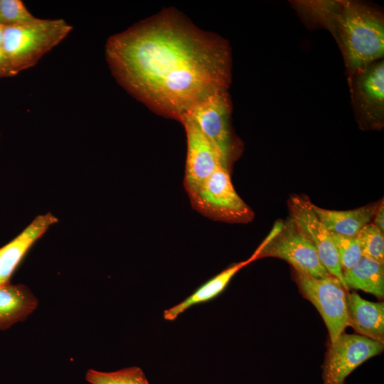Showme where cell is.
Instances as JSON below:
<instances>
[{"mask_svg": "<svg viewBox=\"0 0 384 384\" xmlns=\"http://www.w3.org/2000/svg\"><path fill=\"white\" fill-rule=\"evenodd\" d=\"M107 60L117 82L156 113L179 119L207 96L228 90L231 52L175 9L109 38Z\"/></svg>", "mask_w": 384, "mask_h": 384, "instance_id": "cell-1", "label": "cell"}, {"mask_svg": "<svg viewBox=\"0 0 384 384\" xmlns=\"http://www.w3.org/2000/svg\"><path fill=\"white\" fill-rule=\"evenodd\" d=\"M327 26L339 43L348 77L383 59L384 19L380 11L357 1H334Z\"/></svg>", "mask_w": 384, "mask_h": 384, "instance_id": "cell-2", "label": "cell"}, {"mask_svg": "<svg viewBox=\"0 0 384 384\" xmlns=\"http://www.w3.org/2000/svg\"><path fill=\"white\" fill-rule=\"evenodd\" d=\"M71 30L72 26L63 19L38 18L26 23L3 27L2 48L10 76L33 66Z\"/></svg>", "mask_w": 384, "mask_h": 384, "instance_id": "cell-3", "label": "cell"}, {"mask_svg": "<svg viewBox=\"0 0 384 384\" xmlns=\"http://www.w3.org/2000/svg\"><path fill=\"white\" fill-rule=\"evenodd\" d=\"M267 257L282 259L295 271L313 277L331 276L311 241L290 217L274 225L272 232L249 260L252 262Z\"/></svg>", "mask_w": 384, "mask_h": 384, "instance_id": "cell-4", "label": "cell"}, {"mask_svg": "<svg viewBox=\"0 0 384 384\" xmlns=\"http://www.w3.org/2000/svg\"><path fill=\"white\" fill-rule=\"evenodd\" d=\"M191 206L203 215L218 221L246 223L254 212L236 192L230 171L220 166L189 197Z\"/></svg>", "mask_w": 384, "mask_h": 384, "instance_id": "cell-5", "label": "cell"}, {"mask_svg": "<svg viewBox=\"0 0 384 384\" xmlns=\"http://www.w3.org/2000/svg\"><path fill=\"white\" fill-rule=\"evenodd\" d=\"M219 151L224 166L231 171L240 145L230 124L231 102L228 90L213 93L187 112Z\"/></svg>", "mask_w": 384, "mask_h": 384, "instance_id": "cell-6", "label": "cell"}, {"mask_svg": "<svg viewBox=\"0 0 384 384\" xmlns=\"http://www.w3.org/2000/svg\"><path fill=\"white\" fill-rule=\"evenodd\" d=\"M294 277L302 294L321 314L333 343L348 326L347 289L331 275L316 278L294 270Z\"/></svg>", "mask_w": 384, "mask_h": 384, "instance_id": "cell-7", "label": "cell"}, {"mask_svg": "<svg viewBox=\"0 0 384 384\" xmlns=\"http://www.w3.org/2000/svg\"><path fill=\"white\" fill-rule=\"evenodd\" d=\"M353 107L360 128L380 129L384 124V61L366 65L349 77Z\"/></svg>", "mask_w": 384, "mask_h": 384, "instance_id": "cell-8", "label": "cell"}, {"mask_svg": "<svg viewBox=\"0 0 384 384\" xmlns=\"http://www.w3.org/2000/svg\"><path fill=\"white\" fill-rule=\"evenodd\" d=\"M383 348V343L343 332L329 346L322 366V384H344L356 368L380 354Z\"/></svg>", "mask_w": 384, "mask_h": 384, "instance_id": "cell-9", "label": "cell"}, {"mask_svg": "<svg viewBox=\"0 0 384 384\" xmlns=\"http://www.w3.org/2000/svg\"><path fill=\"white\" fill-rule=\"evenodd\" d=\"M179 121L184 127L187 142L183 185L191 197L220 166L224 165L218 149L191 115L186 113Z\"/></svg>", "mask_w": 384, "mask_h": 384, "instance_id": "cell-10", "label": "cell"}, {"mask_svg": "<svg viewBox=\"0 0 384 384\" xmlns=\"http://www.w3.org/2000/svg\"><path fill=\"white\" fill-rule=\"evenodd\" d=\"M311 203L306 196H291L288 201L290 218L311 241L329 273L343 286V272L331 233L312 210Z\"/></svg>", "mask_w": 384, "mask_h": 384, "instance_id": "cell-11", "label": "cell"}, {"mask_svg": "<svg viewBox=\"0 0 384 384\" xmlns=\"http://www.w3.org/2000/svg\"><path fill=\"white\" fill-rule=\"evenodd\" d=\"M58 221L52 213L39 215L18 235L0 248V285L9 282L30 247Z\"/></svg>", "mask_w": 384, "mask_h": 384, "instance_id": "cell-12", "label": "cell"}, {"mask_svg": "<svg viewBox=\"0 0 384 384\" xmlns=\"http://www.w3.org/2000/svg\"><path fill=\"white\" fill-rule=\"evenodd\" d=\"M348 325L358 334L384 343V303L363 299L347 292Z\"/></svg>", "mask_w": 384, "mask_h": 384, "instance_id": "cell-13", "label": "cell"}, {"mask_svg": "<svg viewBox=\"0 0 384 384\" xmlns=\"http://www.w3.org/2000/svg\"><path fill=\"white\" fill-rule=\"evenodd\" d=\"M37 306L38 299L26 285H0V330L25 320Z\"/></svg>", "mask_w": 384, "mask_h": 384, "instance_id": "cell-14", "label": "cell"}, {"mask_svg": "<svg viewBox=\"0 0 384 384\" xmlns=\"http://www.w3.org/2000/svg\"><path fill=\"white\" fill-rule=\"evenodd\" d=\"M376 207L377 203H372L353 210H335L311 203L312 210L329 232L347 237H356L372 222Z\"/></svg>", "mask_w": 384, "mask_h": 384, "instance_id": "cell-15", "label": "cell"}, {"mask_svg": "<svg viewBox=\"0 0 384 384\" xmlns=\"http://www.w3.org/2000/svg\"><path fill=\"white\" fill-rule=\"evenodd\" d=\"M250 262V260L248 259L247 260L234 264L225 269L203 283L182 302L166 309L164 312V318L168 321L175 320L190 307L213 299L223 292L233 277L242 267Z\"/></svg>", "mask_w": 384, "mask_h": 384, "instance_id": "cell-16", "label": "cell"}, {"mask_svg": "<svg viewBox=\"0 0 384 384\" xmlns=\"http://www.w3.org/2000/svg\"><path fill=\"white\" fill-rule=\"evenodd\" d=\"M343 286L346 289H356L383 299L384 297L383 265L363 256L352 268L343 272Z\"/></svg>", "mask_w": 384, "mask_h": 384, "instance_id": "cell-17", "label": "cell"}, {"mask_svg": "<svg viewBox=\"0 0 384 384\" xmlns=\"http://www.w3.org/2000/svg\"><path fill=\"white\" fill-rule=\"evenodd\" d=\"M85 379L90 384H149L142 368L137 366L111 372L89 369Z\"/></svg>", "mask_w": 384, "mask_h": 384, "instance_id": "cell-18", "label": "cell"}, {"mask_svg": "<svg viewBox=\"0 0 384 384\" xmlns=\"http://www.w3.org/2000/svg\"><path fill=\"white\" fill-rule=\"evenodd\" d=\"M356 238L363 256L384 264V238L380 230L372 223L364 226Z\"/></svg>", "mask_w": 384, "mask_h": 384, "instance_id": "cell-19", "label": "cell"}, {"mask_svg": "<svg viewBox=\"0 0 384 384\" xmlns=\"http://www.w3.org/2000/svg\"><path fill=\"white\" fill-rule=\"evenodd\" d=\"M336 247L342 272L354 267L363 257L356 237H347L330 232Z\"/></svg>", "mask_w": 384, "mask_h": 384, "instance_id": "cell-20", "label": "cell"}, {"mask_svg": "<svg viewBox=\"0 0 384 384\" xmlns=\"http://www.w3.org/2000/svg\"><path fill=\"white\" fill-rule=\"evenodd\" d=\"M20 0H0V26H10L26 23L35 20Z\"/></svg>", "mask_w": 384, "mask_h": 384, "instance_id": "cell-21", "label": "cell"}, {"mask_svg": "<svg viewBox=\"0 0 384 384\" xmlns=\"http://www.w3.org/2000/svg\"><path fill=\"white\" fill-rule=\"evenodd\" d=\"M380 232L384 233V203L383 200L377 203V207L371 222Z\"/></svg>", "mask_w": 384, "mask_h": 384, "instance_id": "cell-22", "label": "cell"}, {"mask_svg": "<svg viewBox=\"0 0 384 384\" xmlns=\"http://www.w3.org/2000/svg\"><path fill=\"white\" fill-rule=\"evenodd\" d=\"M2 29L3 26H0V78L4 77H11L2 48Z\"/></svg>", "mask_w": 384, "mask_h": 384, "instance_id": "cell-23", "label": "cell"}]
</instances>
